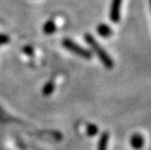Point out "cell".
Here are the masks:
<instances>
[{"label":"cell","instance_id":"cell-1","mask_svg":"<svg viewBox=\"0 0 151 150\" xmlns=\"http://www.w3.org/2000/svg\"><path fill=\"white\" fill-rule=\"evenodd\" d=\"M84 38H85V41L87 42V44L91 47V49L94 51L96 53V55H97L99 57V59L101 60V62H102V65H104V67H106L107 69L113 68V66H114L113 60L110 58V56L108 55L107 52H105V50L104 48L99 45V43L95 39V37L93 36L92 34L86 33Z\"/></svg>","mask_w":151,"mask_h":150},{"label":"cell","instance_id":"cell-2","mask_svg":"<svg viewBox=\"0 0 151 150\" xmlns=\"http://www.w3.org/2000/svg\"><path fill=\"white\" fill-rule=\"evenodd\" d=\"M63 46L65 47L66 50H68L69 52L75 54V55H77L82 59L91 60L93 57L91 51L83 48L82 46H80L79 44L75 43L73 40L69 39V38H65V39L63 40Z\"/></svg>","mask_w":151,"mask_h":150},{"label":"cell","instance_id":"cell-3","mask_svg":"<svg viewBox=\"0 0 151 150\" xmlns=\"http://www.w3.org/2000/svg\"><path fill=\"white\" fill-rule=\"evenodd\" d=\"M123 0H112L110 5V12L109 18L113 23H118L120 21V9Z\"/></svg>","mask_w":151,"mask_h":150},{"label":"cell","instance_id":"cell-4","mask_svg":"<svg viewBox=\"0 0 151 150\" xmlns=\"http://www.w3.org/2000/svg\"><path fill=\"white\" fill-rule=\"evenodd\" d=\"M131 145L132 147L136 150H139L143 147L144 145V139L139 133H134L131 138Z\"/></svg>","mask_w":151,"mask_h":150},{"label":"cell","instance_id":"cell-5","mask_svg":"<svg viewBox=\"0 0 151 150\" xmlns=\"http://www.w3.org/2000/svg\"><path fill=\"white\" fill-rule=\"evenodd\" d=\"M97 32L99 33V35H101V37L108 38V37H110L112 35L113 31H112L111 27H109V25L105 24H101L99 25H98Z\"/></svg>","mask_w":151,"mask_h":150},{"label":"cell","instance_id":"cell-6","mask_svg":"<svg viewBox=\"0 0 151 150\" xmlns=\"http://www.w3.org/2000/svg\"><path fill=\"white\" fill-rule=\"evenodd\" d=\"M109 141V133L107 132L102 133L98 143V150H107Z\"/></svg>","mask_w":151,"mask_h":150},{"label":"cell","instance_id":"cell-7","mask_svg":"<svg viewBox=\"0 0 151 150\" xmlns=\"http://www.w3.org/2000/svg\"><path fill=\"white\" fill-rule=\"evenodd\" d=\"M57 29V25L54 21H48L43 27V31L46 34H53Z\"/></svg>","mask_w":151,"mask_h":150},{"label":"cell","instance_id":"cell-8","mask_svg":"<svg viewBox=\"0 0 151 150\" xmlns=\"http://www.w3.org/2000/svg\"><path fill=\"white\" fill-rule=\"evenodd\" d=\"M54 90H55V84H54V82L50 81V82H48L47 84L43 87L42 93H43L44 95H50L54 92Z\"/></svg>","mask_w":151,"mask_h":150},{"label":"cell","instance_id":"cell-9","mask_svg":"<svg viewBox=\"0 0 151 150\" xmlns=\"http://www.w3.org/2000/svg\"><path fill=\"white\" fill-rule=\"evenodd\" d=\"M99 133V128L94 124H89L87 126V135L89 136H95Z\"/></svg>","mask_w":151,"mask_h":150},{"label":"cell","instance_id":"cell-10","mask_svg":"<svg viewBox=\"0 0 151 150\" xmlns=\"http://www.w3.org/2000/svg\"><path fill=\"white\" fill-rule=\"evenodd\" d=\"M10 41V37L6 34H0V46L1 45H4V44H7L9 43Z\"/></svg>","mask_w":151,"mask_h":150},{"label":"cell","instance_id":"cell-11","mask_svg":"<svg viewBox=\"0 0 151 150\" xmlns=\"http://www.w3.org/2000/svg\"><path fill=\"white\" fill-rule=\"evenodd\" d=\"M22 51H24L27 55H29V56L33 55V48L31 46H25L24 49H22Z\"/></svg>","mask_w":151,"mask_h":150},{"label":"cell","instance_id":"cell-12","mask_svg":"<svg viewBox=\"0 0 151 150\" xmlns=\"http://www.w3.org/2000/svg\"><path fill=\"white\" fill-rule=\"evenodd\" d=\"M150 8H151V0H150Z\"/></svg>","mask_w":151,"mask_h":150}]
</instances>
